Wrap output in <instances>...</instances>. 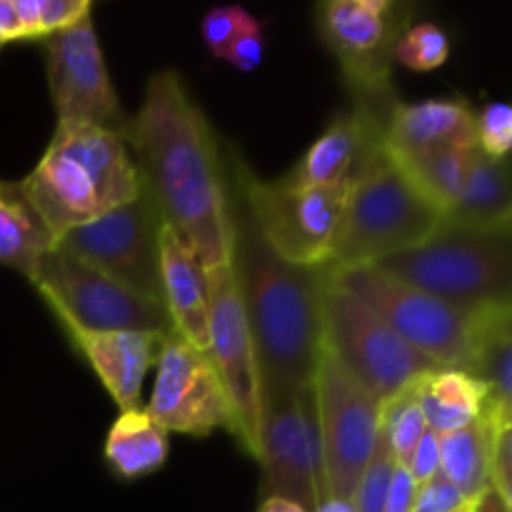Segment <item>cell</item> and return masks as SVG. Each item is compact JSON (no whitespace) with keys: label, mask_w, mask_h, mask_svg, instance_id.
I'll return each mask as SVG.
<instances>
[{"label":"cell","mask_w":512,"mask_h":512,"mask_svg":"<svg viewBox=\"0 0 512 512\" xmlns=\"http://www.w3.org/2000/svg\"><path fill=\"white\" fill-rule=\"evenodd\" d=\"M123 135L160 220L195 250L205 270L230 263L233 218L225 163L208 115L178 70L150 75Z\"/></svg>","instance_id":"6da1fadb"},{"label":"cell","mask_w":512,"mask_h":512,"mask_svg":"<svg viewBox=\"0 0 512 512\" xmlns=\"http://www.w3.org/2000/svg\"><path fill=\"white\" fill-rule=\"evenodd\" d=\"M230 265L253 335L263 405L313 385L323 348V288L328 265L303 268L275 255L260 238L240 195H230Z\"/></svg>","instance_id":"7a4b0ae2"},{"label":"cell","mask_w":512,"mask_h":512,"mask_svg":"<svg viewBox=\"0 0 512 512\" xmlns=\"http://www.w3.org/2000/svg\"><path fill=\"white\" fill-rule=\"evenodd\" d=\"M440 225L443 213L415 190L383 145L350 180L328 268L375 265L428 243Z\"/></svg>","instance_id":"3957f363"},{"label":"cell","mask_w":512,"mask_h":512,"mask_svg":"<svg viewBox=\"0 0 512 512\" xmlns=\"http://www.w3.org/2000/svg\"><path fill=\"white\" fill-rule=\"evenodd\" d=\"M458 308L512 303V233H470L440 225L428 243L373 265Z\"/></svg>","instance_id":"277c9868"},{"label":"cell","mask_w":512,"mask_h":512,"mask_svg":"<svg viewBox=\"0 0 512 512\" xmlns=\"http://www.w3.org/2000/svg\"><path fill=\"white\" fill-rule=\"evenodd\" d=\"M235 168L238 195L265 245L293 265H328L350 183L320 188L288 178L263 180L240 160Z\"/></svg>","instance_id":"5b68a950"},{"label":"cell","mask_w":512,"mask_h":512,"mask_svg":"<svg viewBox=\"0 0 512 512\" xmlns=\"http://www.w3.org/2000/svg\"><path fill=\"white\" fill-rule=\"evenodd\" d=\"M323 350L380 403L438 368L410 348L370 305L345 290L330 270L323 288Z\"/></svg>","instance_id":"8992f818"},{"label":"cell","mask_w":512,"mask_h":512,"mask_svg":"<svg viewBox=\"0 0 512 512\" xmlns=\"http://www.w3.org/2000/svg\"><path fill=\"white\" fill-rule=\"evenodd\" d=\"M413 5L395 0H330L315 8V28L335 55L355 103L385 108L393 95V50L410 28Z\"/></svg>","instance_id":"52a82bcc"},{"label":"cell","mask_w":512,"mask_h":512,"mask_svg":"<svg viewBox=\"0 0 512 512\" xmlns=\"http://www.w3.org/2000/svg\"><path fill=\"white\" fill-rule=\"evenodd\" d=\"M328 270L345 290L370 305L410 348L425 355L430 363L438 368L463 370L483 308L473 310L445 303L423 290L388 278L373 265Z\"/></svg>","instance_id":"ba28073f"},{"label":"cell","mask_w":512,"mask_h":512,"mask_svg":"<svg viewBox=\"0 0 512 512\" xmlns=\"http://www.w3.org/2000/svg\"><path fill=\"white\" fill-rule=\"evenodd\" d=\"M208 358L228 403V433L235 435L250 458L258 460L263 390L253 335L230 263L208 270Z\"/></svg>","instance_id":"9c48e42d"},{"label":"cell","mask_w":512,"mask_h":512,"mask_svg":"<svg viewBox=\"0 0 512 512\" xmlns=\"http://www.w3.org/2000/svg\"><path fill=\"white\" fill-rule=\"evenodd\" d=\"M30 283L58 323H73L85 330L173 333L163 305L105 278L90 265L55 248L40 260Z\"/></svg>","instance_id":"30bf717a"},{"label":"cell","mask_w":512,"mask_h":512,"mask_svg":"<svg viewBox=\"0 0 512 512\" xmlns=\"http://www.w3.org/2000/svg\"><path fill=\"white\" fill-rule=\"evenodd\" d=\"M325 498L353 500L380 433V400L320 348L313 375Z\"/></svg>","instance_id":"8fae6325"},{"label":"cell","mask_w":512,"mask_h":512,"mask_svg":"<svg viewBox=\"0 0 512 512\" xmlns=\"http://www.w3.org/2000/svg\"><path fill=\"white\" fill-rule=\"evenodd\" d=\"M160 220L145 193L78 225L55 240V250L73 255L105 278L163 305L160 278ZM165 308V305H163Z\"/></svg>","instance_id":"7c38bea8"},{"label":"cell","mask_w":512,"mask_h":512,"mask_svg":"<svg viewBox=\"0 0 512 512\" xmlns=\"http://www.w3.org/2000/svg\"><path fill=\"white\" fill-rule=\"evenodd\" d=\"M258 463L263 498H285L315 512L325 498V478L313 385L263 405Z\"/></svg>","instance_id":"4fadbf2b"},{"label":"cell","mask_w":512,"mask_h":512,"mask_svg":"<svg viewBox=\"0 0 512 512\" xmlns=\"http://www.w3.org/2000/svg\"><path fill=\"white\" fill-rule=\"evenodd\" d=\"M50 100L58 120L103 125L123 133L130 115L123 110L105 68L93 15L43 40Z\"/></svg>","instance_id":"5bb4252c"},{"label":"cell","mask_w":512,"mask_h":512,"mask_svg":"<svg viewBox=\"0 0 512 512\" xmlns=\"http://www.w3.org/2000/svg\"><path fill=\"white\" fill-rule=\"evenodd\" d=\"M145 413L165 433L208 438L220 428L230 430L223 385L208 353L170 333L155 363V385Z\"/></svg>","instance_id":"9a60e30c"},{"label":"cell","mask_w":512,"mask_h":512,"mask_svg":"<svg viewBox=\"0 0 512 512\" xmlns=\"http://www.w3.org/2000/svg\"><path fill=\"white\" fill-rule=\"evenodd\" d=\"M390 108L350 103L348 110L335 115L328 128L310 143L300 163L285 175L298 185H348L363 165L383 150L385 125Z\"/></svg>","instance_id":"2e32d148"},{"label":"cell","mask_w":512,"mask_h":512,"mask_svg":"<svg viewBox=\"0 0 512 512\" xmlns=\"http://www.w3.org/2000/svg\"><path fill=\"white\" fill-rule=\"evenodd\" d=\"M20 183L53 240L108 213L90 170L53 143H48L33 173Z\"/></svg>","instance_id":"e0dca14e"},{"label":"cell","mask_w":512,"mask_h":512,"mask_svg":"<svg viewBox=\"0 0 512 512\" xmlns=\"http://www.w3.org/2000/svg\"><path fill=\"white\" fill-rule=\"evenodd\" d=\"M60 325L68 333L70 345L88 360L118 410L140 408L145 375L158 363L160 348L168 335L130 333V330H85L73 323Z\"/></svg>","instance_id":"ac0fdd59"},{"label":"cell","mask_w":512,"mask_h":512,"mask_svg":"<svg viewBox=\"0 0 512 512\" xmlns=\"http://www.w3.org/2000/svg\"><path fill=\"white\" fill-rule=\"evenodd\" d=\"M50 143L63 148L90 170L108 210L130 203L143 193L138 165L120 130L80 120H58Z\"/></svg>","instance_id":"d6986e66"},{"label":"cell","mask_w":512,"mask_h":512,"mask_svg":"<svg viewBox=\"0 0 512 512\" xmlns=\"http://www.w3.org/2000/svg\"><path fill=\"white\" fill-rule=\"evenodd\" d=\"M163 305L173 335L208 353V270L170 225H160Z\"/></svg>","instance_id":"ffe728a7"},{"label":"cell","mask_w":512,"mask_h":512,"mask_svg":"<svg viewBox=\"0 0 512 512\" xmlns=\"http://www.w3.org/2000/svg\"><path fill=\"white\" fill-rule=\"evenodd\" d=\"M383 145L388 153L405 155L433 145L475 148V113L460 98L390 105Z\"/></svg>","instance_id":"44dd1931"},{"label":"cell","mask_w":512,"mask_h":512,"mask_svg":"<svg viewBox=\"0 0 512 512\" xmlns=\"http://www.w3.org/2000/svg\"><path fill=\"white\" fill-rule=\"evenodd\" d=\"M443 225L470 233H510L512 230V180L508 160H495L470 150L463 190Z\"/></svg>","instance_id":"7402d4cb"},{"label":"cell","mask_w":512,"mask_h":512,"mask_svg":"<svg viewBox=\"0 0 512 512\" xmlns=\"http://www.w3.org/2000/svg\"><path fill=\"white\" fill-rule=\"evenodd\" d=\"M512 423V413L490 400L483 418L468 428L440 435V475L455 485L468 500L488 490L490 453L500 425Z\"/></svg>","instance_id":"603a6c76"},{"label":"cell","mask_w":512,"mask_h":512,"mask_svg":"<svg viewBox=\"0 0 512 512\" xmlns=\"http://www.w3.org/2000/svg\"><path fill=\"white\" fill-rule=\"evenodd\" d=\"M415 395L425 423L438 435L473 425L493 400L480 380L453 368H435L420 375L415 380Z\"/></svg>","instance_id":"cb8c5ba5"},{"label":"cell","mask_w":512,"mask_h":512,"mask_svg":"<svg viewBox=\"0 0 512 512\" xmlns=\"http://www.w3.org/2000/svg\"><path fill=\"white\" fill-rule=\"evenodd\" d=\"M53 248V235L30 203L23 183L0 180V265L30 280Z\"/></svg>","instance_id":"d4e9b609"},{"label":"cell","mask_w":512,"mask_h":512,"mask_svg":"<svg viewBox=\"0 0 512 512\" xmlns=\"http://www.w3.org/2000/svg\"><path fill=\"white\" fill-rule=\"evenodd\" d=\"M463 373L480 380L493 403L512 413V303L483 308Z\"/></svg>","instance_id":"484cf974"},{"label":"cell","mask_w":512,"mask_h":512,"mask_svg":"<svg viewBox=\"0 0 512 512\" xmlns=\"http://www.w3.org/2000/svg\"><path fill=\"white\" fill-rule=\"evenodd\" d=\"M105 463L120 480H140L158 473L170 453L168 433L145 408L120 410L105 435Z\"/></svg>","instance_id":"4316f807"},{"label":"cell","mask_w":512,"mask_h":512,"mask_svg":"<svg viewBox=\"0 0 512 512\" xmlns=\"http://www.w3.org/2000/svg\"><path fill=\"white\" fill-rule=\"evenodd\" d=\"M473 148H455V145H433V148L415 150V153L393 155L410 183L415 185L420 195L433 205L435 210L448 215L463 190L465 173H468V160Z\"/></svg>","instance_id":"83f0119b"},{"label":"cell","mask_w":512,"mask_h":512,"mask_svg":"<svg viewBox=\"0 0 512 512\" xmlns=\"http://www.w3.org/2000/svg\"><path fill=\"white\" fill-rule=\"evenodd\" d=\"M415 380L380 405V433L388 440L395 463L400 465L410 463L415 445L428 430L423 410L418 405V395H415Z\"/></svg>","instance_id":"f1b7e54d"},{"label":"cell","mask_w":512,"mask_h":512,"mask_svg":"<svg viewBox=\"0 0 512 512\" xmlns=\"http://www.w3.org/2000/svg\"><path fill=\"white\" fill-rule=\"evenodd\" d=\"M13 3L23 25L25 43L28 40L43 43L50 35L63 33L93 15L90 0H13Z\"/></svg>","instance_id":"f546056e"},{"label":"cell","mask_w":512,"mask_h":512,"mask_svg":"<svg viewBox=\"0 0 512 512\" xmlns=\"http://www.w3.org/2000/svg\"><path fill=\"white\" fill-rule=\"evenodd\" d=\"M450 38L440 25L415 23L398 38L393 50L395 63L418 73H430L448 63Z\"/></svg>","instance_id":"4dcf8cb0"},{"label":"cell","mask_w":512,"mask_h":512,"mask_svg":"<svg viewBox=\"0 0 512 512\" xmlns=\"http://www.w3.org/2000/svg\"><path fill=\"white\" fill-rule=\"evenodd\" d=\"M395 458L388 448V440L383 433H378V443H375L373 455H370L368 465H365L363 475H360L358 490H355V510L358 512H383L385 498H388L390 478H393Z\"/></svg>","instance_id":"1f68e13d"},{"label":"cell","mask_w":512,"mask_h":512,"mask_svg":"<svg viewBox=\"0 0 512 512\" xmlns=\"http://www.w3.org/2000/svg\"><path fill=\"white\" fill-rule=\"evenodd\" d=\"M475 148L488 158L508 160L512 148V108L505 100H490L475 113Z\"/></svg>","instance_id":"d6a6232c"},{"label":"cell","mask_w":512,"mask_h":512,"mask_svg":"<svg viewBox=\"0 0 512 512\" xmlns=\"http://www.w3.org/2000/svg\"><path fill=\"white\" fill-rule=\"evenodd\" d=\"M248 18L250 13L240 5H223V8H213L205 13L203 23H200V35H203V43L208 45L215 58H223V53Z\"/></svg>","instance_id":"836d02e7"},{"label":"cell","mask_w":512,"mask_h":512,"mask_svg":"<svg viewBox=\"0 0 512 512\" xmlns=\"http://www.w3.org/2000/svg\"><path fill=\"white\" fill-rule=\"evenodd\" d=\"M263 55H265L263 25H260V20L255 18V15H250L220 60L230 63L233 68L243 70V73H253V70H258L260 63H263Z\"/></svg>","instance_id":"e575fe53"},{"label":"cell","mask_w":512,"mask_h":512,"mask_svg":"<svg viewBox=\"0 0 512 512\" xmlns=\"http://www.w3.org/2000/svg\"><path fill=\"white\" fill-rule=\"evenodd\" d=\"M488 488L512 508V423L500 425L495 433Z\"/></svg>","instance_id":"d590c367"},{"label":"cell","mask_w":512,"mask_h":512,"mask_svg":"<svg viewBox=\"0 0 512 512\" xmlns=\"http://www.w3.org/2000/svg\"><path fill=\"white\" fill-rule=\"evenodd\" d=\"M465 503H468V498L450 480H445L438 473L433 480H428V483L418 488L413 512H453L463 508Z\"/></svg>","instance_id":"8d00e7d4"},{"label":"cell","mask_w":512,"mask_h":512,"mask_svg":"<svg viewBox=\"0 0 512 512\" xmlns=\"http://www.w3.org/2000/svg\"><path fill=\"white\" fill-rule=\"evenodd\" d=\"M410 470L415 480L420 485L433 480L435 475L440 473V435L433 433V430H425L423 438L415 445L413 455H410V463L405 465Z\"/></svg>","instance_id":"74e56055"},{"label":"cell","mask_w":512,"mask_h":512,"mask_svg":"<svg viewBox=\"0 0 512 512\" xmlns=\"http://www.w3.org/2000/svg\"><path fill=\"white\" fill-rule=\"evenodd\" d=\"M418 488L420 483L410 475V470L405 468V465L395 463L383 512H413L415 498H418Z\"/></svg>","instance_id":"f35d334b"},{"label":"cell","mask_w":512,"mask_h":512,"mask_svg":"<svg viewBox=\"0 0 512 512\" xmlns=\"http://www.w3.org/2000/svg\"><path fill=\"white\" fill-rule=\"evenodd\" d=\"M8 43H25V33L13 0H0V48Z\"/></svg>","instance_id":"ab89813d"},{"label":"cell","mask_w":512,"mask_h":512,"mask_svg":"<svg viewBox=\"0 0 512 512\" xmlns=\"http://www.w3.org/2000/svg\"><path fill=\"white\" fill-rule=\"evenodd\" d=\"M258 512H308V510L300 508V505H295V503H290V500H285V498H263Z\"/></svg>","instance_id":"60d3db41"},{"label":"cell","mask_w":512,"mask_h":512,"mask_svg":"<svg viewBox=\"0 0 512 512\" xmlns=\"http://www.w3.org/2000/svg\"><path fill=\"white\" fill-rule=\"evenodd\" d=\"M315 512H358L355 510V503L353 500H340V498H323L318 503V508Z\"/></svg>","instance_id":"b9f144b4"},{"label":"cell","mask_w":512,"mask_h":512,"mask_svg":"<svg viewBox=\"0 0 512 512\" xmlns=\"http://www.w3.org/2000/svg\"><path fill=\"white\" fill-rule=\"evenodd\" d=\"M453 512H475V498L468 500V503H465L463 508H458V510H453Z\"/></svg>","instance_id":"7bdbcfd3"}]
</instances>
